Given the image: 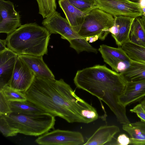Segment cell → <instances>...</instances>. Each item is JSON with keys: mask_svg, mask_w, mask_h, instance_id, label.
Listing matches in <instances>:
<instances>
[{"mask_svg": "<svg viewBox=\"0 0 145 145\" xmlns=\"http://www.w3.org/2000/svg\"><path fill=\"white\" fill-rule=\"evenodd\" d=\"M24 93L27 100L69 123H89L87 118L95 108L78 96L62 79L57 80L35 76Z\"/></svg>", "mask_w": 145, "mask_h": 145, "instance_id": "cell-1", "label": "cell"}, {"mask_svg": "<svg viewBox=\"0 0 145 145\" xmlns=\"http://www.w3.org/2000/svg\"><path fill=\"white\" fill-rule=\"evenodd\" d=\"M74 82L78 88L105 103L120 123H130L126 114V107L119 101L127 83L121 73L110 69L105 65H96L78 71Z\"/></svg>", "mask_w": 145, "mask_h": 145, "instance_id": "cell-2", "label": "cell"}, {"mask_svg": "<svg viewBox=\"0 0 145 145\" xmlns=\"http://www.w3.org/2000/svg\"><path fill=\"white\" fill-rule=\"evenodd\" d=\"M51 34L35 23L21 25L6 39L7 48L18 55L43 56L47 54Z\"/></svg>", "mask_w": 145, "mask_h": 145, "instance_id": "cell-3", "label": "cell"}, {"mask_svg": "<svg viewBox=\"0 0 145 145\" xmlns=\"http://www.w3.org/2000/svg\"><path fill=\"white\" fill-rule=\"evenodd\" d=\"M3 115L11 128L25 135L41 136L54 129L55 117L48 113L28 115L11 112Z\"/></svg>", "mask_w": 145, "mask_h": 145, "instance_id": "cell-4", "label": "cell"}, {"mask_svg": "<svg viewBox=\"0 0 145 145\" xmlns=\"http://www.w3.org/2000/svg\"><path fill=\"white\" fill-rule=\"evenodd\" d=\"M114 21L111 14L98 8L94 9L86 16L78 33L85 38L97 36L103 40L109 33L107 29L114 25Z\"/></svg>", "mask_w": 145, "mask_h": 145, "instance_id": "cell-5", "label": "cell"}, {"mask_svg": "<svg viewBox=\"0 0 145 145\" xmlns=\"http://www.w3.org/2000/svg\"><path fill=\"white\" fill-rule=\"evenodd\" d=\"M98 8L114 17L119 16L133 18L141 17L143 12L139 3L128 0H96Z\"/></svg>", "mask_w": 145, "mask_h": 145, "instance_id": "cell-6", "label": "cell"}, {"mask_svg": "<svg viewBox=\"0 0 145 145\" xmlns=\"http://www.w3.org/2000/svg\"><path fill=\"white\" fill-rule=\"evenodd\" d=\"M35 142L42 145H80L85 143L83 135L80 132L59 129L41 135Z\"/></svg>", "mask_w": 145, "mask_h": 145, "instance_id": "cell-7", "label": "cell"}, {"mask_svg": "<svg viewBox=\"0 0 145 145\" xmlns=\"http://www.w3.org/2000/svg\"><path fill=\"white\" fill-rule=\"evenodd\" d=\"M42 24L51 34H59L62 39L68 41L82 37L73 29L67 19L63 18L57 11L45 18Z\"/></svg>", "mask_w": 145, "mask_h": 145, "instance_id": "cell-8", "label": "cell"}, {"mask_svg": "<svg viewBox=\"0 0 145 145\" xmlns=\"http://www.w3.org/2000/svg\"><path fill=\"white\" fill-rule=\"evenodd\" d=\"M20 16L10 1L0 0V33L9 35L21 25Z\"/></svg>", "mask_w": 145, "mask_h": 145, "instance_id": "cell-9", "label": "cell"}, {"mask_svg": "<svg viewBox=\"0 0 145 145\" xmlns=\"http://www.w3.org/2000/svg\"><path fill=\"white\" fill-rule=\"evenodd\" d=\"M35 76L18 55L8 86L14 89L24 92L30 86Z\"/></svg>", "mask_w": 145, "mask_h": 145, "instance_id": "cell-10", "label": "cell"}, {"mask_svg": "<svg viewBox=\"0 0 145 145\" xmlns=\"http://www.w3.org/2000/svg\"><path fill=\"white\" fill-rule=\"evenodd\" d=\"M114 17V25L107 31L111 34L118 47H121L123 43L129 41V34L135 18L125 16Z\"/></svg>", "mask_w": 145, "mask_h": 145, "instance_id": "cell-11", "label": "cell"}, {"mask_svg": "<svg viewBox=\"0 0 145 145\" xmlns=\"http://www.w3.org/2000/svg\"><path fill=\"white\" fill-rule=\"evenodd\" d=\"M18 56L8 48L0 52V89L8 85Z\"/></svg>", "mask_w": 145, "mask_h": 145, "instance_id": "cell-12", "label": "cell"}, {"mask_svg": "<svg viewBox=\"0 0 145 145\" xmlns=\"http://www.w3.org/2000/svg\"><path fill=\"white\" fill-rule=\"evenodd\" d=\"M145 97V80L127 82L124 90L119 98V103L126 107L141 101Z\"/></svg>", "mask_w": 145, "mask_h": 145, "instance_id": "cell-13", "label": "cell"}, {"mask_svg": "<svg viewBox=\"0 0 145 145\" xmlns=\"http://www.w3.org/2000/svg\"><path fill=\"white\" fill-rule=\"evenodd\" d=\"M98 50L104 61L111 67L112 70L117 72V67L120 63H129L130 59L121 47L114 48L102 44L100 46Z\"/></svg>", "mask_w": 145, "mask_h": 145, "instance_id": "cell-14", "label": "cell"}, {"mask_svg": "<svg viewBox=\"0 0 145 145\" xmlns=\"http://www.w3.org/2000/svg\"><path fill=\"white\" fill-rule=\"evenodd\" d=\"M19 56L35 76L43 78L55 79L52 72L43 60L42 56L28 55Z\"/></svg>", "mask_w": 145, "mask_h": 145, "instance_id": "cell-15", "label": "cell"}, {"mask_svg": "<svg viewBox=\"0 0 145 145\" xmlns=\"http://www.w3.org/2000/svg\"><path fill=\"white\" fill-rule=\"evenodd\" d=\"M60 7L65 14L70 24L78 33L79 31L85 17L89 12H83L79 10L68 0H59Z\"/></svg>", "mask_w": 145, "mask_h": 145, "instance_id": "cell-16", "label": "cell"}, {"mask_svg": "<svg viewBox=\"0 0 145 145\" xmlns=\"http://www.w3.org/2000/svg\"><path fill=\"white\" fill-rule=\"evenodd\" d=\"M120 132L115 125L102 126L99 127L83 145H102L110 142L115 135Z\"/></svg>", "mask_w": 145, "mask_h": 145, "instance_id": "cell-17", "label": "cell"}, {"mask_svg": "<svg viewBox=\"0 0 145 145\" xmlns=\"http://www.w3.org/2000/svg\"><path fill=\"white\" fill-rule=\"evenodd\" d=\"M122 129L129 135L131 144L145 145V122L140 121L123 124Z\"/></svg>", "mask_w": 145, "mask_h": 145, "instance_id": "cell-18", "label": "cell"}, {"mask_svg": "<svg viewBox=\"0 0 145 145\" xmlns=\"http://www.w3.org/2000/svg\"><path fill=\"white\" fill-rule=\"evenodd\" d=\"M120 73L127 82L145 80V63L130 59L129 66Z\"/></svg>", "mask_w": 145, "mask_h": 145, "instance_id": "cell-19", "label": "cell"}, {"mask_svg": "<svg viewBox=\"0 0 145 145\" xmlns=\"http://www.w3.org/2000/svg\"><path fill=\"white\" fill-rule=\"evenodd\" d=\"M12 112L25 114H36L46 112L33 102L28 100L10 101Z\"/></svg>", "mask_w": 145, "mask_h": 145, "instance_id": "cell-20", "label": "cell"}, {"mask_svg": "<svg viewBox=\"0 0 145 145\" xmlns=\"http://www.w3.org/2000/svg\"><path fill=\"white\" fill-rule=\"evenodd\" d=\"M130 59L139 62L145 63V46L133 43L129 41L121 46Z\"/></svg>", "mask_w": 145, "mask_h": 145, "instance_id": "cell-21", "label": "cell"}, {"mask_svg": "<svg viewBox=\"0 0 145 145\" xmlns=\"http://www.w3.org/2000/svg\"><path fill=\"white\" fill-rule=\"evenodd\" d=\"M129 39L133 43L145 46V30L140 17L135 19L130 31Z\"/></svg>", "mask_w": 145, "mask_h": 145, "instance_id": "cell-22", "label": "cell"}, {"mask_svg": "<svg viewBox=\"0 0 145 145\" xmlns=\"http://www.w3.org/2000/svg\"><path fill=\"white\" fill-rule=\"evenodd\" d=\"M68 41L70 46L74 49L78 54L83 51L95 54L98 52V50L91 45L85 38L82 37L72 39Z\"/></svg>", "mask_w": 145, "mask_h": 145, "instance_id": "cell-23", "label": "cell"}, {"mask_svg": "<svg viewBox=\"0 0 145 145\" xmlns=\"http://www.w3.org/2000/svg\"><path fill=\"white\" fill-rule=\"evenodd\" d=\"M39 13L44 18L49 17L56 11L57 7L56 0H36Z\"/></svg>", "mask_w": 145, "mask_h": 145, "instance_id": "cell-24", "label": "cell"}, {"mask_svg": "<svg viewBox=\"0 0 145 145\" xmlns=\"http://www.w3.org/2000/svg\"><path fill=\"white\" fill-rule=\"evenodd\" d=\"M6 99L9 101H23L27 100L26 96L23 92L14 89L9 86H4L0 89Z\"/></svg>", "mask_w": 145, "mask_h": 145, "instance_id": "cell-25", "label": "cell"}, {"mask_svg": "<svg viewBox=\"0 0 145 145\" xmlns=\"http://www.w3.org/2000/svg\"><path fill=\"white\" fill-rule=\"evenodd\" d=\"M76 8L83 12L98 8L96 0H68Z\"/></svg>", "mask_w": 145, "mask_h": 145, "instance_id": "cell-26", "label": "cell"}, {"mask_svg": "<svg viewBox=\"0 0 145 145\" xmlns=\"http://www.w3.org/2000/svg\"><path fill=\"white\" fill-rule=\"evenodd\" d=\"M0 131L5 137L16 136L18 133L15 130L11 128L3 115L0 114Z\"/></svg>", "mask_w": 145, "mask_h": 145, "instance_id": "cell-27", "label": "cell"}, {"mask_svg": "<svg viewBox=\"0 0 145 145\" xmlns=\"http://www.w3.org/2000/svg\"><path fill=\"white\" fill-rule=\"evenodd\" d=\"M11 112L10 101L6 99L2 91H0V114L6 115Z\"/></svg>", "mask_w": 145, "mask_h": 145, "instance_id": "cell-28", "label": "cell"}, {"mask_svg": "<svg viewBox=\"0 0 145 145\" xmlns=\"http://www.w3.org/2000/svg\"><path fill=\"white\" fill-rule=\"evenodd\" d=\"M130 111L132 113H136L141 121L145 122V109L141 104L140 103L137 105L130 109Z\"/></svg>", "mask_w": 145, "mask_h": 145, "instance_id": "cell-29", "label": "cell"}, {"mask_svg": "<svg viewBox=\"0 0 145 145\" xmlns=\"http://www.w3.org/2000/svg\"><path fill=\"white\" fill-rule=\"evenodd\" d=\"M131 140L125 134H121L117 137L116 144L118 145H127L131 144Z\"/></svg>", "mask_w": 145, "mask_h": 145, "instance_id": "cell-30", "label": "cell"}, {"mask_svg": "<svg viewBox=\"0 0 145 145\" xmlns=\"http://www.w3.org/2000/svg\"><path fill=\"white\" fill-rule=\"evenodd\" d=\"M7 41L6 39L0 40V52H1L6 50L7 47L6 46Z\"/></svg>", "mask_w": 145, "mask_h": 145, "instance_id": "cell-31", "label": "cell"}, {"mask_svg": "<svg viewBox=\"0 0 145 145\" xmlns=\"http://www.w3.org/2000/svg\"><path fill=\"white\" fill-rule=\"evenodd\" d=\"M86 40L89 41V42L91 43L95 42L99 39V37L97 36H92L86 38Z\"/></svg>", "mask_w": 145, "mask_h": 145, "instance_id": "cell-32", "label": "cell"}, {"mask_svg": "<svg viewBox=\"0 0 145 145\" xmlns=\"http://www.w3.org/2000/svg\"><path fill=\"white\" fill-rule=\"evenodd\" d=\"M140 17V20L145 30V16L142 15Z\"/></svg>", "mask_w": 145, "mask_h": 145, "instance_id": "cell-33", "label": "cell"}, {"mask_svg": "<svg viewBox=\"0 0 145 145\" xmlns=\"http://www.w3.org/2000/svg\"><path fill=\"white\" fill-rule=\"evenodd\" d=\"M139 4L141 8L145 7V0H139Z\"/></svg>", "mask_w": 145, "mask_h": 145, "instance_id": "cell-34", "label": "cell"}, {"mask_svg": "<svg viewBox=\"0 0 145 145\" xmlns=\"http://www.w3.org/2000/svg\"><path fill=\"white\" fill-rule=\"evenodd\" d=\"M140 103L142 104L144 108L145 109V97L141 101Z\"/></svg>", "mask_w": 145, "mask_h": 145, "instance_id": "cell-35", "label": "cell"}, {"mask_svg": "<svg viewBox=\"0 0 145 145\" xmlns=\"http://www.w3.org/2000/svg\"><path fill=\"white\" fill-rule=\"evenodd\" d=\"M131 2L137 3H139V0H128Z\"/></svg>", "mask_w": 145, "mask_h": 145, "instance_id": "cell-36", "label": "cell"}, {"mask_svg": "<svg viewBox=\"0 0 145 145\" xmlns=\"http://www.w3.org/2000/svg\"><path fill=\"white\" fill-rule=\"evenodd\" d=\"M143 13H145V7L141 8Z\"/></svg>", "mask_w": 145, "mask_h": 145, "instance_id": "cell-37", "label": "cell"}, {"mask_svg": "<svg viewBox=\"0 0 145 145\" xmlns=\"http://www.w3.org/2000/svg\"><path fill=\"white\" fill-rule=\"evenodd\" d=\"M142 15H143V16H145V13H143Z\"/></svg>", "mask_w": 145, "mask_h": 145, "instance_id": "cell-38", "label": "cell"}, {"mask_svg": "<svg viewBox=\"0 0 145 145\" xmlns=\"http://www.w3.org/2000/svg\"></svg>", "mask_w": 145, "mask_h": 145, "instance_id": "cell-39", "label": "cell"}, {"mask_svg": "<svg viewBox=\"0 0 145 145\" xmlns=\"http://www.w3.org/2000/svg\"></svg>", "mask_w": 145, "mask_h": 145, "instance_id": "cell-40", "label": "cell"}]
</instances>
